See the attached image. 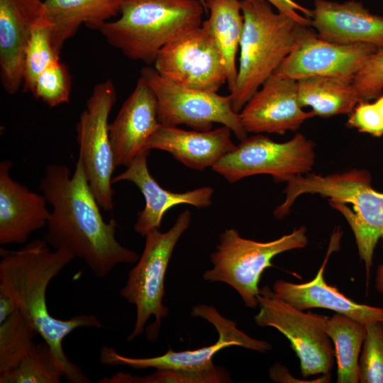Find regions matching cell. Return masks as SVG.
<instances>
[{
  "mask_svg": "<svg viewBox=\"0 0 383 383\" xmlns=\"http://www.w3.org/2000/svg\"><path fill=\"white\" fill-rule=\"evenodd\" d=\"M353 84L360 101L376 99L383 92V49H379L355 76Z\"/></svg>",
  "mask_w": 383,
  "mask_h": 383,
  "instance_id": "cell-33",
  "label": "cell"
},
{
  "mask_svg": "<svg viewBox=\"0 0 383 383\" xmlns=\"http://www.w3.org/2000/svg\"><path fill=\"white\" fill-rule=\"evenodd\" d=\"M314 148L313 141L301 133L284 143L256 134L241 140L211 168L230 183L262 174L271 175L277 182H287L311 170Z\"/></svg>",
  "mask_w": 383,
  "mask_h": 383,
  "instance_id": "cell-9",
  "label": "cell"
},
{
  "mask_svg": "<svg viewBox=\"0 0 383 383\" xmlns=\"http://www.w3.org/2000/svg\"><path fill=\"white\" fill-rule=\"evenodd\" d=\"M12 162L0 163V244H23L47 226L50 211L43 194L32 192L10 175Z\"/></svg>",
  "mask_w": 383,
  "mask_h": 383,
  "instance_id": "cell-20",
  "label": "cell"
},
{
  "mask_svg": "<svg viewBox=\"0 0 383 383\" xmlns=\"http://www.w3.org/2000/svg\"><path fill=\"white\" fill-rule=\"evenodd\" d=\"M37 334L19 309L0 323V374L18 365L35 344Z\"/></svg>",
  "mask_w": 383,
  "mask_h": 383,
  "instance_id": "cell-28",
  "label": "cell"
},
{
  "mask_svg": "<svg viewBox=\"0 0 383 383\" xmlns=\"http://www.w3.org/2000/svg\"><path fill=\"white\" fill-rule=\"evenodd\" d=\"M365 326L359 360V382L383 383V324L378 321Z\"/></svg>",
  "mask_w": 383,
  "mask_h": 383,
  "instance_id": "cell-32",
  "label": "cell"
},
{
  "mask_svg": "<svg viewBox=\"0 0 383 383\" xmlns=\"http://www.w3.org/2000/svg\"><path fill=\"white\" fill-rule=\"evenodd\" d=\"M60 59V55L53 47L50 27L41 16L33 26L25 52L23 91L31 92L38 75Z\"/></svg>",
  "mask_w": 383,
  "mask_h": 383,
  "instance_id": "cell-29",
  "label": "cell"
},
{
  "mask_svg": "<svg viewBox=\"0 0 383 383\" xmlns=\"http://www.w3.org/2000/svg\"><path fill=\"white\" fill-rule=\"evenodd\" d=\"M269 2L274 8L303 26L311 24V9H307L294 0H262Z\"/></svg>",
  "mask_w": 383,
  "mask_h": 383,
  "instance_id": "cell-35",
  "label": "cell"
},
{
  "mask_svg": "<svg viewBox=\"0 0 383 383\" xmlns=\"http://www.w3.org/2000/svg\"><path fill=\"white\" fill-rule=\"evenodd\" d=\"M62 377L61 363L43 340L33 345L15 368L0 374V383H59Z\"/></svg>",
  "mask_w": 383,
  "mask_h": 383,
  "instance_id": "cell-27",
  "label": "cell"
},
{
  "mask_svg": "<svg viewBox=\"0 0 383 383\" xmlns=\"http://www.w3.org/2000/svg\"><path fill=\"white\" fill-rule=\"evenodd\" d=\"M206 11L198 0H121L119 17L99 30L126 57L150 65L166 45L200 27Z\"/></svg>",
  "mask_w": 383,
  "mask_h": 383,
  "instance_id": "cell-4",
  "label": "cell"
},
{
  "mask_svg": "<svg viewBox=\"0 0 383 383\" xmlns=\"http://www.w3.org/2000/svg\"><path fill=\"white\" fill-rule=\"evenodd\" d=\"M192 315L205 319L215 327L218 333V339L215 343L184 351H174L170 348L162 355L143 358L126 357L119 354L113 348L104 345L100 349V362L105 365H124L135 370L154 368L199 371L214 365V355L228 347L240 346L260 353H267L272 349L270 343L247 335L238 328L234 321L223 317L212 306L196 305L192 309Z\"/></svg>",
  "mask_w": 383,
  "mask_h": 383,
  "instance_id": "cell-12",
  "label": "cell"
},
{
  "mask_svg": "<svg viewBox=\"0 0 383 383\" xmlns=\"http://www.w3.org/2000/svg\"><path fill=\"white\" fill-rule=\"evenodd\" d=\"M199 1H200L203 6H204V8L206 9V4H205V0H198Z\"/></svg>",
  "mask_w": 383,
  "mask_h": 383,
  "instance_id": "cell-38",
  "label": "cell"
},
{
  "mask_svg": "<svg viewBox=\"0 0 383 383\" xmlns=\"http://www.w3.org/2000/svg\"><path fill=\"white\" fill-rule=\"evenodd\" d=\"M43 11V0H0V79L9 94L23 85L26 47Z\"/></svg>",
  "mask_w": 383,
  "mask_h": 383,
  "instance_id": "cell-18",
  "label": "cell"
},
{
  "mask_svg": "<svg viewBox=\"0 0 383 383\" xmlns=\"http://www.w3.org/2000/svg\"><path fill=\"white\" fill-rule=\"evenodd\" d=\"M242 12L238 73L229 94L237 113L290 54L303 26L262 0H242Z\"/></svg>",
  "mask_w": 383,
  "mask_h": 383,
  "instance_id": "cell-5",
  "label": "cell"
},
{
  "mask_svg": "<svg viewBox=\"0 0 383 383\" xmlns=\"http://www.w3.org/2000/svg\"><path fill=\"white\" fill-rule=\"evenodd\" d=\"M301 107H310L315 116L350 114L361 101L353 80L311 77L296 81Z\"/></svg>",
  "mask_w": 383,
  "mask_h": 383,
  "instance_id": "cell-25",
  "label": "cell"
},
{
  "mask_svg": "<svg viewBox=\"0 0 383 383\" xmlns=\"http://www.w3.org/2000/svg\"><path fill=\"white\" fill-rule=\"evenodd\" d=\"M347 126L372 136H382L383 103L379 99L373 103L360 101L350 113Z\"/></svg>",
  "mask_w": 383,
  "mask_h": 383,
  "instance_id": "cell-34",
  "label": "cell"
},
{
  "mask_svg": "<svg viewBox=\"0 0 383 383\" xmlns=\"http://www.w3.org/2000/svg\"><path fill=\"white\" fill-rule=\"evenodd\" d=\"M100 383H221L231 382L229 373L215 365L199 371L156 370L152 374L136 376L130 373L117 372L110 377L99 380Z\"/></svg>",
  "mask_w": 383,
  "mask_h": 383,
  "instance_id": "cell-30",
  "label": "cell"
},
{
  "mask_svg": "<svg viewBox=\"0 0 383 383\" xmlns=\"http://www.w3.org/2000/svg\"><path fill=\"white\" fill-rule=\"evenodd\" d=\"M326 331L334 344L337 362V382L357 383L359 355L366 333V326L341 313L328 317Z\"/></svg>",
  "mask_w": 383,
  "mask_h": 383,
  "instance_id": "cell-26",
  "label": "cell"
},
{
  "mask_svg": "<svg viewBox=\"0 0 383 383\" xmlns=\"http://www.w3.org/2000/svg\"><path fill=\"white\" fill-rule=\"evenodd\" d=\"M18 306L14 299L5 291L0 289V323L13 314Z\"/></svg>",
  "mask_w": 383,
  "mask_h": 383,
  "instance_id": "cell-36",
  "label": "cell"
},
{
  "mask_svg": "<svg viewBox=\"0 0 383 383\" xmlns=\"http://www.w3.org/2000/svg\"><path fill=\"white\" fill-rule=\"evenodd\" d=\"M371 180L368 171L357 169L327 175L307 173L296 176L287 182L285 199L274 209V216L278 219L284 218L304 194L328 197L331 206L350 225L359 256L369 273L375 247L383 236V192L373 189Z\"/></svg>",
  "mask_w": 383,
  "mask_h": 383,
  "instance_id": "cell-3",
  "label": "cell"
},
{
  "mask_svg": "<svg viewBox=\"0 0 383 383\" xmlns=\"http://www.w3.org/2000/svg\"><path fill=\"white\" fill-rule=\"evenodd\" d=\"M43 239L33 240L18 250L0 248V289L8 293L18 309L51 348L61 363L65 379L89 383V379L67 357L62 341L79 328H103L94 314H80L62 320L52 316L46 301L51 280L75 259L70 252L50 249Z\"/></svg>",
  "mask_w": 383,
  "mask_h": 383,
  "instance_id": "cell-2",
  "label": "cell"
},
{
  "mask_svg": "<svg viewBox=\"0 0 383 383\" xmlns=\"http://www.w3.org/2000/svg\"><path fill=\"white\" fill-rule=\"evenodd\" d=\"M121 0H44L43 16L60 41L73 37L81 26L99 30L119 16Z\"/></svg>",
  "mask_w": 383,
  "mask_h": 383,
  "instance_id": "cell-23",
  "label": "cell"
},
{
  "mask_svg": "<svg viewBox=\"0 0 383 383\" xmlns=\"http://www.w3.org/2000/svg\"><path fill=\"white\" fill-rule=\"evenodd\" d=\"M382 324H383V322H382Z\"/></svg>",
  "mask_w": 383,
  "mask_h": 383,
  "instance_id": "cell-39",
  "label": "cell"
},
{
  "mask_svg": "<svg viewBox=\"0 0 383 383\" xmlns=\"http://www.w3.org/2000/svg\"><path fill=\"white\" fill-rule=\"evenodd\" d=\"M209 17L201 26L211 34L223 59L231 92L238 73L236 56L243 32L242 0H205Z\"/></svg>",
  "mask_w": 383,
  "mask_h": 383,
  "instance_id": "cell-24",
  "label": "cell"
},
{
  "mask_svg": "<svg viewBox=\"0 0 383 383\" xmlns=\"http://www.w3.org/2000/svg\"><path fill=\"white\" fill-rule=\"evenodd\" d=\"M247 133H276L296 131L315 116L305 111L298 97L296 81L271 76L253 94L239 113Z\"/></svg>",
  "mask_w": 383,
  "mask_h": 383,
  "instance_id": "cell-15",
  "label": "cell"
},
{
  "mask_svg": "<svg viewBox=\"0 0 383 383\" xmlns=\"http://www.w3.org/2000/svg\"><path fill=\"white\" fill-rule=\"evenodd\" d=\"M140 76L155 94L161 125H186L194 130L209 131L213 123H221L239 140L248 137L229 95L182 87L164 78L151 67H143Z\"/></svg>",
  "mask_w": 383,
  "mask_h": 383,
  "instance_id": "cell-10",
  "label": "cell"
},
{
  "mask_svg": "<svg viewBox=\"0 0 383 383\" xmlns=\"http://www.w3.org/2000/svg\"><path fill=\"white\" fill-rule=\"evenodd\" d=\"M153 65L162 77L184 87L217 92L227 83L221 53L202 26L163 47Z\"/></svg>",
  "mask_w": 383,
  "mask_h": 383,
  "instance_id": "cell-13",
  "label": "cell"
},
{
  "mask_svg": "<svg viewBox=\"0 0 383 383\" xmlns=\"http://www.w3.org/2000/svg\"><path fill=\"white\" fill-rule=\"evenodd\" d=\"M39 188L52 206L44 240L53 249L70 252L99 278L138 260L136 252L116 240V221L104 220L79 159L72 174L66 165L48 164Z\"/></svg>",
  "mask_w": 383,
  "mask_h": 383,
  "instance_id": "cell-1",
  "label": "cell"
},
{
  "mask_svg": "<svg viewBox=\"0 0 383 383\" xmlns=\"http://www.w3.org/2000/svg\"><path fill=\"white\" fill-rule=\"evenodd\" d=\"M338 237L335 235L332 237L328 254L313 279L301 284L279 279L273 284V292L278 297L300 310L329 309L348 316L365 326L383 322V308L357 303L325 281V266L338 243Z\"/></svg>",
  "mask_w": 383,
  "mask_h": 383,
  "instance_id": "cell-21",
  "label": "cell"
},
{
  "mask_svg": "<svg viewBox=\"0 0 383 383\" xmlns=\"http://www.w3.org/2000/svg\"><path fill=\"white\" fill-rule=\"evenodd\" d=\"M149 150L138 155L121 174L112 178V184L121 181L134 183L143 194L145 206L138 213L134 231L145 236L148 233L159 229L167 211L179 204H189L198 209L209 206L213 189L210 187H199L179 193L162 188L149 172L147 159Z\"/></svg>",
  "mask_w": 383,
  "mask_h": 383,
  "instance_id": "cell-19",
  "label": "cell"
},
{
  "mask_svg": "<svg viewBox=\"0 0 383 383\" xmlns=\"http://www.w3.org/2000/svg\"><path fill=\"white\" fill-rule=\"evenodd\" d=\"M116 99V89L111 79L96 84L76 127L78 159L99 206L106 211L113 209L115 194L111 180L116 166L109 116Z\"/></svg>",
  "mask_w": 383,
  "mask_h": 383,
  "instance_id": "cell-11",
  "label": "cell"
},
{
  "mask_svg": "<svg viewBox=\"0 0 383 383\" xmlns=\"http://www.w3.org/2000/svg\"><path fill=\"white\" fill-rule=\"evenodd\" d=\"M375 287L377 292L383 296V262L379 265L377 269L375 277Z\"/></svg>",
  "mask_w": 383,
  "mask_h": 383,
  "instance_id": "cell-37",
  "label": "cell"
},
{
  "mask_svg": "<svg viewBox=\"0 0 383 383\" xmlns=\"http://www.w3.org/2000/svg\"><path fill=\"white\" fill-rule=\"evenodd\" d=\"M257 300L256 324L273 327L289 340L299 359L302 376L329 374L335 350L326 331L328 317L304 312L278 297L268 286L260 289Z\"/></svg>",
  "mask_w": 383,
  "mask_h": 383,
  "instance_id": "cell-8",
  "label": "cell"
},
{
  "mask_svg": "<svg viewBox=\"0 0 383 383\" xmlns=\"http://www.w3.org/2000/svg\"><path fill=\"white\" fill-rule=\"evenodd\" d=\"M71 89V76L60 59L38 75L31 93L48 106L55 107L70 101Z\"/></svg>",
  "mask_w": 383,
  "mask_h": 383,
  "instance_id": "cell-31",
  "label": "cell"
},
{
  "mask_svg": "<svg viewBox=\"0 0 383 383\" xmlns=\"http://www.w3.org/2000/svg\"><path fill=\"white\" fill-rule=\"evenodd\" d=\"M231 130L225 126L214 130H184L160 125L146 145V150L157 149L170 153L176 160L196 170L212 167L236 145Z\"/></svg>",
  "mask_w": 383,
  "mask_h": 383,
  "instance_id": "cell-22",
  "label": "cell"
},
{
  "mask_svg": "<svg viewBox=\"0 0 383 383\" xmlns=\"http://www.w3.org/2000/svg\"><path fill=\"white\" fill-rule=\"evenodd\" d=\"M303 26L296 43L273 75L299 80L331 77L353 80L366 61L379 49L369 43L341 45L321 38Z\"/></svg>",
  "mask_w": 383,
  "mask_h": 383,
  "instance_id": "cell-14",
  "label": "cell"
},
{
  "mask_svg": "<svg viewBox=\"0 0 383 383\" xmlns=\"http://www.w3.org/2000/svg\"><path fill=\"white\" fill-rule=\"evenodd\" d=\"M310 26L331 43H369L383 49V16L371 13L362 2L314 0Z\"/></svg>",
  "mask_w": 383,
  "mask_h": 383,
  "instance_id": "cell-17",
  "label": "cell"
},
{
  "mask_svg": "<svg viewBox=\"0 0 383 383\" xmlns=\"http://www.w3.org/2000/svg\"><path fill=\"white\" fill-rule=\"evenodd\" d=\"M190 222L191 213L184 210L167 231L155 229L145 236L143 251L120 292L121 296L136 308L135 325L128 341L141 335L145 329L150 341L157 340L162 320L169 313L163 304L166 271L173 250Z\"/></svg>",
  "mask_w": 383,
  "mask_h": 383,
  "instance_id": "cell-6",
  "label": "cell"
},
{
  "mask_svg": "<svg viewBox=\"0 0 383 383\" xmlns=\"http://www.w3.org/2000/svg\"><path fill=\"white\" fill-rule=\"evenodd\" d=\"M157 101L146 80L140 76L135 87L109 123V137L116 167H128L160 127Z\"/></svg>",
  "mask_w": 383,
  "mask_h": 383,
  "instance_id": "cell-16",
  "label": "cell"
},
{
  "mask_svg": "<svg viewBox=\"0 0 383 383\" xmlns=\"http://www.w3.org/2000/svg\"><path fill=\"white\" fill-rule=\"evenodd\" d=\"M307 243L306 229L303 226L269 242L244 238L235 228L226 229L211 255L213 266L204 272L203 277L228 284L248 307L256 308L261 276L267 268L273 267L272 260L282 252L304 248Z\"/></svg>",
  "mask_w": 383,
  "mask_h": 383,
  "instance_id": "cell-7",
  "label": "cell"
}]
</instances>
